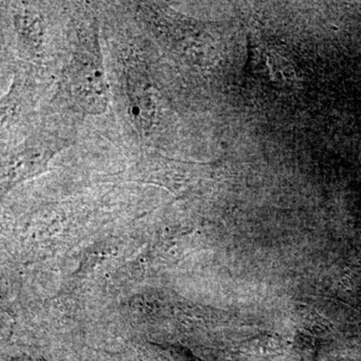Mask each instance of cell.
Instances as JSON below:
<instances>
[{
  "mask_svg": "<svg viewBox=\"0 0 361 361\" xmlns=\"http://www.w3.org/2000/svg\"><path fill=\"white\" fill-rule=\"evenodd\" d=\"M291 68L292 66L289 65L288 61L279 54H273L268 59V71L272 82L286 85L289 80H293L294 73Z\"/></svg>",
  "mask_w": 361,
  "mask_h": 361,
  "instance_id": "3957f363",
  "label": "cell"
},
{
  "mask_svg": "<svg viewBox=\"0 0 361 361\" xmlns=\"http://www.w3.org/2000/svg\"><path fill=\"white\" fill-rule=\"evenodd\" d=\"M129 87L130 111L134 116V120L142 128H148L155 114L149 84L133 78Z\"/></svg>",
  "mask_w": 361,
  "mask_h": 361,
  "instance_id": "7a4b0ae2",
  "label": "cell"
},
{
  "mask_svg": "<svg viewBox=\"0 0 361 361\" xmlns=\"http://www.w3.org/2000/svg\"><path fill=\"white\" fill-rule=\"evenodd\" d=\"M75 99L87 113L99 114L108 106L109 94L103 68L94 56L82 54L75 59L73 73Z\"/></svg>",
  "mask_w": 361,
  "mask_h": 361,
  "instance_id": "6da1fadb",
  "label": "cell"
}]
</instances>
